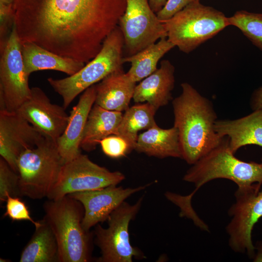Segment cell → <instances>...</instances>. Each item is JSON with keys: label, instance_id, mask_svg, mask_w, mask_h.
Masks as SVG:
<instances>
[{"label": "cell", "instance_id": "obj_18", "mask_svg": "<svg viewBox=\"0 0 262 262\" xmlns=\"http://www.w3.org/2000/svg\"><path fill=\"white\" fill-rule=\"evenodd\" d=\"M214 129L220 136L229 138L230 149L234 154L246 145L262 147V109L238 119H217Z\"/></svg>", "mask_w": 262, "mask_h": 262}, {"label": "cell", "instance_id": "obj_9", "mask_svg": "<svg viewBox=\"0 0 262 262\" xmlns=\"http://www.w3.org/2000/svg\"><path fill=\"white\" fill-rule=\"evenodd\" d=\"M125 178L122 173L110 171L81 153L63 164L58 179L47 197L55 200L76 192L117 185Z\"/></svg>", "mask_w": 262, "mask_h": 262}, {"label": "cell", "instance_id": "obj_5", "mask_svg": "<svg viewBox=\"0 0 262 262\" xmlns=\"http://www.w3.org/2000/svg\"><path fill=\"white\" fill-rule=\"evenodd\" d=\"M167 38L180 50L189 53L230 26L222 12L194 1L163 22Z\"/></svg>", "mask_w": 262, "mask_h": 262}, {"label": "cell", "instance_id": "obj_19", "mask_svg": "<svg viewBox=\"0 0 262 262\" xmlns=\"http://www.w3.org/2000/svg\"><path fill=\"white\" fill-rule=\"evenodd\" d=\"M136 83L123 69L111 73L96 84L95 104L110 111H125L133 98Z\"/></svg>", "mask_w": 262, "mask_h": 262}, {"label": "cell", "instance_id": "obj_17", "mask_svg": "<svg viewBox=\"0 0 262 262\" xmlns=\"http://www.w3.org/2000/svg\"><path fill=\"white\" fill-rule=\"evenodd\" d=\"M174 74V66L169 60H163L159 68L136 85L133 101L136 103L147 102L157 111L167 105L172 98Z\"/></svg>", "mask_w": 262, "mask_h": 262}, {"label": "cell", "instance_id": "obj_31", "mask_svg": "<svg viewBox=\"0 0 262 262\" xmlns=\"http://www.w3.org/2000/svg\"><path fill=\"white\" fill-rule=\"evenodd\" d=\"M195 0H168L164 7L156 15L162 22L170 19Z\"/></svg>", "mask_w": 262, "mask_h": 262}, {"label": "cell", "instance_id": "obj_1", "mask_svg": "<svg viewBox=\"0 0 262 262\" xmlns=\"http://www.w3.org/2000/svg\"><path fill=\"white\" fill-rule=\"evenodd\" d=\"M127 0H15L21 43L87 64L118 26Z\"/></svg>", "mask_w": 262, "mask_h": 262}, {"label": "cell", "instance_id": "obj_37", "mask_svg": "<svg viewBox=\"0 0 262 262\" xmlns=\"http://www.w3.org/2000/svg\"><path fill=\"white\" fill-rule=\"evenodd\" d=\"M195 1H200V0H195Z\"/></svg>", "mask_w": 262, "mask_h": 262}, {"label": "cell", "instance_id": "obj_21", "mask_svg": "<svg viewBox=\"0 0 262 262\" xmlns=\"http://www.w3.org/2000/svg\"><path fill=\"white\" fill-rule=\"evenodd\" d=\"M149 156L182 159L178 130L175 127L164 129L157 124L137 137L134 149Z\"/></svg>", "mask_w": 262, "mask_h": 262}, {"label": "cell", "instance_id": "obj_24", "mask_svg": "<svg viewBox=\"0 0 262 262\" xmlns=\"http://www.w3.org/2000/svg\"><path fill=\"white\" fill-rule=\"evenodd\" d=\"M174 47L167 37H164L133 55L123 57V63L131 64L126 74L135 82L143 80L157 69L159 60Z\"/></svg>", "mask_w": 262, "mask_h": 262}, {"label": "cell", "instance_id": "obj_27", "mask_svg": "<svg viewBox=\"0 0 262 262\" xmlns=\"http://www.w3.org/2000/svg\"><path fill=\"white\" fill-rule=\"evenodd\" d=\"M19 177L1 157L0 158V201L6 202L7 195L21 197L19 187Z\"/></svg>", "mask_w": 262, "mask_h": 262}, {"label": "cell", "instance_id": "obj_34", "mask_svg": "<svg viewBox=\"0 0 262 262\" xmlns=\"http://www.w3.org/2000/svg\"><path fill=\"white\" fill-rule=\"evenodd\" d=\"M257 252L253 258V261L255 262H262V242H260L257 247Z\"/></svg>", "mask_w": 262, "mask_h": 262}, {"label": "cell", "instance_id": "obj_13", "mask_svg": "<svg viewBox=\"0 0 262 262\" xmlns=\"http://www.w3.org/2000/svg\"><path fill=\"white\" fill-rule=\"evenodd\" d=\"M46 137L16 112L0 110V155L17 173L20 155Z\"/></svg>", "mask_w": 262, "mask_h": 262}, {"label": "cell", "instance_id": "obj_6", "mask_svg": "<svg viewBox=\"0 0 262 262\" xmlns=\"http://www.w3.org/2000/svg\"><path fill=\"white\" fill-rule=\"evenodd\" d=\"M124 46V36L118 26L106 38L98 54L78 72L63 79H48L51 87L62 97L65 109L79 94L122 69Z\"/></svg>", "mask_w": 262, "mask_h": 262}, {"label": "cell", "instance_id": "obj_7", "mask_svg": "<svg viewBox=\"0 0 262 262\" xmlns=\"http://www.w3.org/2000/svg\"><path fill=\"white\" fill-rule=\"evenodd\" d=\"M64 164L56 141L46 137L19 156L17 173L21 196L33 199L47 197Z\"/></svg>", "mask_w": 262, "mask_h": 262}, {"label": "cell", "instance_id": "obj_2", "mask_svg": "<svg viewBox=\"0 0 262 262\" xmlns=\"http://www.w3.org/2000/svg\"><path fill=\"white\" fill-rule=\"evenodd\" d=\"M172 101L174 126L178 130L182 159L193 164L218 146L224 137L215 131L217 115L212 102L187 82Z\"/></svg>", "mask_w": 262, "mask_h": 262}, {"label": "cell", "instance_id": "obj_33", "mask_svg": "<svg viewBox=\"0 0 262 262\" xmlns=\"http://www.w3.org/2000/svg\"><path fill=\"white\" fill-rule=\"evenodd\" d=\"M168 0H148L151 9L157 14L165 5Z\"/></svg>", "mask_w": 262, "mask_h": 262}, {"label": "cell", "instance_id": "obj_10", "mask_svg": "<svg viewBox=\"0 0 262 262\" xmlns=\"http://www.w3.org/2000/svg\"><path fill=\"white\" fill-rule=\"evenodd\" d=\"M21 45L14 22L6 43L0 49V110L16 112L31 94L30 76L25 69Z\"/></svg>", "mask_w": 262, "mask_h": 262}, {"label": "cell", "instance_id": "obj_25", "mask_svg": "<svg viewBox=\"0 0 262 262\" xmlns=\"http://www.w3.org/2000/svg\"><path fill=\"white\" fill-rule=\"evenodd\" d=\"M156 111L147 102L139 103L129 107L123 114L117 135L127 142L130 151L134 149L138 132L147 130L157 124L154 118Z\"/></svg>", "mask_w": 262, "mask_h": 262}, {"label": "cell", "instance_id": "obj_30", "mask_svg": "<svg viewBox=\"0 0 262 262\" xmlns=\"http://www.w3.org/2000/svg\"><path fill=\"white\" fill-rule=\"evenodd\" d=\"M15 22L13 4L0 3V49L3 47L12 30Z\"/></svg>", "mask_w": 262, "mask_h": 262}, {"label": "cell", "instance_id": "obj_28", "mask_svg": "<svg viewBox=\"0 0 262 262\" xmlns=\"http://www.w3.org/2000/svg\"><path fill=\"white\" fill-rule=\"evenodd\" d=\"M4 216L13 221L28 220L33 224L35 228L40 225V221H36L32 218L26 204L19 197L7 195Z\"/></svg>", "mask_w": 262, "mask_h": 262}, {"label": "cell", "instance_id": "obj_15", "mask_svg": "<svg viewBox=\"0 0 262 262\" xmlns=\"http://www.w3.org/2000/svg\"><path fill=\"white\" fill-rule=\"evenodd\" d=\"M151 183L135 188L110 185L99 189L70 194L84 208L82 226L86 231L107 220L111 213L133 194L145 189Z\"/></svg>", "mask_w": 262, "mask_h": 262}, {"label": "cell", "instance_id": "obj_4", "mask_svg": "<svg viewBox=\"0 0 262 262\" xmlns=\"http://www.w3.org/2000/svg\"><path fill=\"white\" fill-rule=\"evenodd\" d=\"M183 180L194 184L196 189L187 196L190 199L204 184L218 179L229 180L238 188L262 185V160L261 163L245 162L234 156L229 140L224 137L220 144L192 164Z\"/></svg>", "mask_w": 262, "mask_h": 262}, {"label": "cell", "instance_id": "obj_35", "mask_svg": "<svg viewBox=\"0 0 262 262\" xmlns=\"http://www.w3.org/2000/svg\"><path fill=\"white\" fill-rule=\"evenodd\" d=\"M14 1L15 0H0V3L6 5L13 4Z\"/></svg>", "mask_w": 262, "mask_h": 262}, {"label": "cell", "instance_id": "obj_23", "mask_svg": "<svg viewBox=\"0 0 262 262\" xmlns=\"http://www.w3.org/2000/svg\"><path fill=\"white\" fill-rule=\"evenodd\" d=\"M21 254L20 262H59L58 246L50 226L43 218Z\"/></svg>", "mask_w": 262, "mask_h": 262}, {"label": "cell", "instance_id": "obj_11", "mask_svg": "<svg viewBox=\"0 0 262 262\" xmlns=\"http://www.w3.org/2000/svg\"><path fill=\"white\" fill-rule=\"evenodd\" d=\"M256 185L238 188L234 195L235 202L229 210L231 217L226 227L229 244L235 252L246 253L254 258L256 247L252 240L254 226L262 217V190Z\"/></svg>", "mask_w": 262, "mask_h": 262}, {"label": "cell", "instance_id": "obj_32", "mask_svg": "<svg viewBox=\"0 0 262 262\" xmlns=\"http://www.w3.org/2000/svg\"><path fill=\"white\" fill-rule=\"evenodd\" d=\"M250 105L253 111L262 109V85L252 93Z\"/></svg>", "mask_w": 262, "mask_h": 262}, {"label": "cell", "instance_id": "obj_22", "mask_svg": "<svg viewBox=\"0 0 262 262\" xmlns=\"http://www.w3.org/2000/svg\"><path fill=\"white\" fill-rule=\"evenodd\" d=\"M123 114L94 104L88 115L84 127L81 148L86 151L94 150L103 139L118 135Z\"/></svg>", "mask_w": 262, "mask_h": 262}, {"label": "cell", "instance_id": "obj_16", "mask_svg": "<svg viewBox=\"0 0 262 262\" xmlns=\"http://www.w3.org/2000/svg\"><path fill=\"white\" fill-rule=\"evenodd\" d=\"M96 84L86 89L70 112L66 127L56 140L64 164L76 158L81 152V143L88 115L95 104Z\"/></svg>", "mask_w": 262, "mask_h": 262}, {"label": "cell", "instance_id": "obj_3", "mask_svg": "<svg viewBox=\"0 0 262 262\" xmlns=\"http://www.w3.org/2000/svg\"><path fill=\"white\" fill-rule=\"evenodd\" d=\"M43 218L53 231L58 246L59 262H88L91 260L94 233L82 226L84 208L66 195L46 201Z\"/></svg>", "mask_w": 262, "mask_h": 262}, {"label": "cell", "instance_id": "obj_12", "mask_svg": "<svg viewBox=\"0 0 262 262\" xmlns=\"http://www.w3.org/2000/svg\"><path fill=\"white\" fill-rule=\"evenodd\" d=\"M118 25L129 56L167 37L164 23L151 9L148 0H127L126 10Z\"/></svg>", "mask_w": 262, "mask_h": 262}, {"label": "cell", "instance_id": "obj_8", "mask_svg": "<svg viewBox=\"0 0 262 262\" xmlns=\"http://www.w3.org/2000/svg\"><path fill=\"white\" fill-rule=\"evenodd\" d=\"M143 199L141 197L132 205L123 202L109 216L107 228L98 224L96 226L95 243L101 253L98 262H131L133 258H145L138 248L131 245L129 232L130 223L138 213Z\"/></svg>", "mask_w": 262, "mask_h": 262}, {"label": "cell", "instance_id": "obj_36", "mask_svg": "<svg viewBox=\"0 0 262 262\" xmlns=\"http://www.w3.org/2000/svg\"><path fill=\"white\" fill-rule=\"evenodd\" d=\"M0 262H10V261L8 260H6V259H2H2L0 258Z\"/></svg>", "mask_w": 262, "mask_h": 262}, {"label": "cell", "instance_id": "obj_14", "mask_svg": "<svg viewBox=\"0 0 262 262\" xmlns=\"http://www.w3.org/2000/svg\"><path fill=\"white\" fill-rule=\"evenodd\" d=\"M65 110L52 103L40 88L33 87L30 97L16 112L46 137L56 141L68 123L69 115Z\"/></svg>", "mask_w": 262, "mask_h": 262}, {"label": "cell", "instance_id": "obj_20", "mask_svg": "<svg viewBox=\"0 0 262 262\" xmlns=\"http://www.w3.org/2000/svg\"><path fill=\"white\" fill-rule=\"evenodd\" d=\"M21 53L26 73L29 76L36 71L54 70L72 75L86 64L63 57L31 42L21 43Z\"/></svg>", "mask_w": 262, "mask_h": 262}, {"label": "cell", "instance_id": "obj_29", "mask_svg": "<svg viewBox=\"0 0 262 262\" xmlns=\"http://www.w3.org/2000/svg\"><path fill=\"white\" fill-rule=\"evenodd\" d=\"M99 144L103 153L113 158H120L130 151L127 142L118 135H110L101 140Z\"/></svg>", "mask_w": 262, "mask_h": 262}, {"label": "cell", "instance_id": "obj_26", "mask_svg": "<svg viewBox=\"0 0 262 262\" xmlns=\"http://www.w3.org/2000/svg\"><path fill=\"white\" fill-rule=\"evenodd\" d=\"M229 21L262 51V14L240 10L229 17Z\"/></svg>", "mask_w": 262, "mask_h": 262}]
</instances>
